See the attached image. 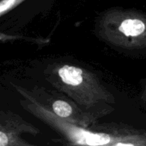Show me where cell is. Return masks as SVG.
<instances>
[{"label":"cell","instance_id":"1","mask_svg":"<svg viewBox=\"0 0 146 146\" xmlns=\"http://www.w3.org/2000/svg\"><path fill=\"white\" fill-rule=\"evenodd\" d=\"M61 80L66 84L71 86H78L83 81L82 70L74 66H65L58 71Z\"/></svg>","mask_w":146,"mask_h":146},{"label":"cell","instance_id":"2","mask_svg":"<svg viewBox=\"0 0 146 146\" xmlns=\"http://www.w3.org/2000/svg\"><path fill=\"white\" fill-rule=\"evenodd\" d=\"M119 30L125 36H135L145 31V25L139 19H126L123 21Z\"/></svg>","mask_w":146,"mask_h":146},{"label":"cell","instance_id":"3","mask_svg":"<svg viewBox=\"0 0 146 146\" xmlns=\"http://www.w3.org/2000/svg\"><path fill=\"white\" fill-rule=\"evenodd\" d=\"M53 109L54 112L62 118L69 116L72 113V108L69 104L63 101H56L53 104Z\"/></svg>","mask_w":146,"mask_h":146},{"label":"cell","instance_id":"4","mask_svg":"<svg viewBox=\"0 0 146 146\" xmlns=\"http://www.w3.org/2000/svg\"><path fill=\"white\" fill-rule=\"evenodd\" d=\"M110 137L105 133L91 134L86 138V143L91 145H101L108 143Z\"/></svg>","mask_w":146,"mask_h":146},{"label":"cell","instance_id":"5","mask_svg":"<svg viewBox=\"0 0 146 146\" xmlns=\"http://www.w3.org/2000/svg\"><path fill=\"white\" fill-rule=\"evenodd\" d=\"M16 1H17V0H1V3H0V12H1V14L11 8L15 4Z\"/></svg>","mask_w":146,"mask_h":146},{"label":"cell","instance_id":"6","mask_svg":"<svg viewBox=\"0 0 146 146\" xmlns=\"http://www.w3.org/2000/svg\"><path fill=\"white\" fill-rule=\"evenodd\" d=\"M8 143V138L3 132H0V145L4 146Z\"/></svg>","mask_w":146,"mask_h":146}]
</instances>
